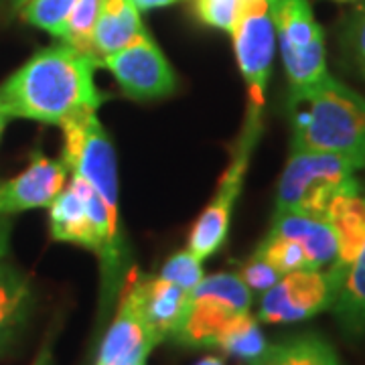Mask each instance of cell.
<instances>
[{
  "mask_svg": "<svg viewBox=\"0 0 365 365\" xmlns=\"http://www.w3.org/2000/svg\"><path fill=\"white\" fill-rule=\"evenodd\" d=\"M331 311L347 335H365V244L343 276Z\"/></svg>",
  "mask_w": 365,
  "mask_h": 365,
  "instance_id": "cell-18",
  "label": "cell"
},
{
  "mask_svg": "<svg viewBox=\"0 0 365 365\" xmlns=\"http://www.w3.org/2000/svg\"><path fill=\"white\" fill-rule=\"evenodd\" d=\"M254 254L260 256L262 260H266L268 264H272L282 276L294 272V270H311L309 258L299 242L288 235L278 234L274 230H268V234L262 240Z\"/></svg>",
  "mask_w": 365,
  "mask_h": 365,
  "instance_id": "cell-21",
  "label": "cell"
},
{
  "mask_svg": "<svg viewBox=\"0 0 365 365\" xmlns=\"http://www.w3.org/2000/svg\"><path fill=\"white\" fill-rule=\"evenodd\" d=\"M35 304L33 284L23 270L0 260V353H4L19 335Z\"/></svg>",
  "mask_w": 365,
  "mask_h": 365,
  "instance_id": "cell-16",
  "label": "cell"
},
{
  "mask_svg": "<svg viewBox=\"0 0 365 365\" xmlns=\"http://www.w3.org/2000/svg\"><path fill=\"white\" fill-rule=\"evenodd\" d=\"M158 345L150 327L146 325L138 304L124 290L118 313L106 331L96 365H144L148 353Z\"/></svg>",
  "mask_w": 365,
  "mask_h": 365,
  "instance_id": "cell-11",
  "label": "cell"
},
{
  "mask_svg": "<svg viewBox=\"0 0 365 365\" xmlns=\"http://www.w3.org/2000/svg\"><path fill=\"white\" fill-rule=\"evenodd\" d=\"M78 0H29L21 14L29 25L47 31L59 41L66 39L67 23Z\"/></svg>",
  "mask_w": 365,
  "mask_h": 365,
  "instance_id": "cell-22",
  "label": "cell"
},
{
  "mask_svg": "<svg viewBox=\"0 0 365 365\" xmlns=\"http://www.w3.org/2000/svg\"><path fill=\"white\" fill-rule=\"evenodd\" d=\"M126 290L138 304L158 343L173 337L187 313L189 292L160 276L134 274Z\"/></svg>",
  "mask_w": 365,
  "mask_h": 365,
  "instance_id": "cell-12",
  "label": "cell"
},
{
  "mask_svg": "<svg viewBox=\"0 0 365 365\" xmlns=\"http://www.w3.org/2000/svg\"><path fill=\"white\" fill-rule=\"evenodd\" d=\"M260 132L262 112L248 110L244 130L237 138L232 160H230L227 169L220 179L217 191H215L213 199L209 201L207 207L203 209V213L199 215V220L195 222L191 235H189V250L201 260L215 254L227 237L232 211H234L237 197L242 193L244 179H246V173H248L250 167V158H252V153L258 144Z\"/></svg>",
  "mask_w": 365,
  "mask_h": 365,
  "instance_id": "cell-6",
  "label": "cell"
},
{
  "mask_svg": "<svg viewBox=\"0 0 365 365\" xmlns=\"http://www.w3.org/2000/svg\"><path fill=\"white\" fill-rule=\"evenodd\" d=\"M250 290L237 274H211L189 292L187 313L173 339L187 347H215L225 325L235 314L248 313Z\"/></svg>",
  "mask_w": 365,
  "mask_h": 365,
  "instance_id": "cell-5",
  "label": "cell"
},
{
  "mask_svg": "<svg viewBox=\"0 0 365 365\" xmlns=\"http://www.w3.org/2000/svg\"><path fill=\"white\" fill-rule=\"evenodd\" d=\"M197 365H223V361L220 357H213V355H209V357H203L201 361Z\"/></svg>",
  "mask_w": 365,
  "mask_h": 365,
  "instance_id": "cell-31",
  "label": "cell"
},
{
  "mask_svg": "<svg viewBox=\"0 0 365 365\" xmlns=\"http://www.w3.org/2000/svg\"><path fill=\"white\" fill-rule=\"evenodd\" d=\"M337 2H347V0H337Z\"/></svg>",
  "mask_w": 365,
  "mask_h": 365,
  "instance_id": "cell-35",
  "label": "cell"
},
{
  "mask_svg": "<svg viewBox=\"0 0 365 365\" xmlns=\"http://www.w3.org/2000/svg\"><path fill=\"white\" fill-rule=\"evenodd\" d=\"M232 37L235 61L248 88V110L262 112L276 53V29L268 0H244Z\"/></svg>",
  "mask_w": 365,
  "mask_h": 365,
  "instance_id": "cell-7",
  "label": "cell"
},
{
  "mask_svg": "<svg viewBox=\"0 0 365 365\" xmlns=\"http://www.w3.org/2000/svg\"><path fill=\"white\" fill-rule=\"evenodd\" d=\"M146 35L140 11L132 0H100L98 23L93 31V49L98 61L120 51Z\"/></svg>",
  "mask_w": 365,
  "mask_h": 365,
  "instance_id": "cell-17",
  "label": "cell"
},
{
  "mask_svg": "<svg viewBox=\"0 0 365 365\" xmlns=\"http://www.w3.org/2000/svg\"><path fill=\"white\" fill-rule=\"evenodd\" d=\"M290 150L347 155L365 163V98L331 73L288 91Z\"/></svg>",
  "mask_w": 365,
  "mask_h": 365,
  "instance_id": "cell-2",
  "label": "cell"
},
{
  "mask_svg": "<svg viewBox=\"0 0 365 365\" xmlns=\"http://www.w3.org/2000/svg\"><path fill=\"white\" fill-rule=\"evenodd\" d=\"M349 43L355 57L365 66V6H361L349 26Z\"/></svg>",
  "mask_w": 365,
  "mask_h": 365,
  "instance_id": "cell-27",
  "label": "cell"
},
{
  "mask_svg": "<svg viewBox=\"0 0 365 365\" xmlns=\"http://www.w3.org/2000/svg\"><path fill=\"white\" fill-rule=\"evenodd\" d=\"M49 227L55 242L78 244L98 254L100 240L88 207V181L79 175H71V181L51 201Z\"/></svg>",
  "mask_w": 365,
  "mask_h": 365,
  "instance_id": "cell-14",
  "label": "cell"
},
{
  "mask_svg": "<svg viewBox=\"0 0 365 365\" xmlns=\"http://www.w3.org/2000/svg\"><path fill=\"white\" fill-rule=\"evenodd\" d=\"M215 347H220L227 355H234V357H240L244 361H250V364L260 361L270 349L258 321L250 314V311L235 314L220 333V337L215 341Z\"/></svg>",
  "mask_w": 365,
  "mask_h": 365,
  "instance_id": "cell-19",
  "label": "cell"
},
{
  "mask_svg": "<svg viewBox=\"0 0 365 365\" xmlns=\"http://www.w3.org/2000/svg\"><path fill=\"white\" fill-rule=\"evenodd\" d=\"M252 365H266L264 361H256V364H252Z\"/></svg>",
  "mask_w": 365,
  "mask_h": 365,
  "instance_id": "cell-34",
  "label": "cell"
},
{
  "mask_svg": "<svg viewBox=\"0 0 365 365\" xmlns=\"http://www.w3.org/2000/svg\"><path fill=\"white\" fill-rule=\"evenodd\" d=\"M51 361H53L51 349H49V347H43V351L37 355V359H35L31 365H51Z\"/></svg>",
  "mask_w": 365,
  "mask_h": 365,
  "instance_id": "cell-30",
  "label": "cell"
},
{
  "mask_svg": "<svg viewBox=\"0 0 365 365\" xmlns=\"http://www.w3.org/2000/svg\"><path fill=\"white\" fill-rule=\"evenodd\" d=\"M100 63L67 43L43 47L0 83V110L21 120L63 126L93 114L106 96L96 86Z\"/></svg>",
  "mask_w": 365,
  "mask_h": 365,
  "instance_id": "cell-1",
  "label": "cell"
},
{
  "mask_svg": "<svg viewBox=\"0 0 365 365\" xmlns=\"http://www.w3.org/2000/svg\"><path fill=\"white\" fill-rule=\"evenodd\" d=\"M361 169H365L364 160L347 155L290 150L276 189V211H297L327 220L333 199Z\"/></svg>",
  "mask_w": 365,
  "mask_h": 365,
  "instance_id": "cell-3",
  "label": "cell"
},
{
  "mask_svg": "<svg viewBox=\"0 0 365 365\" xmlns=\"http://www.w3.org/2000/svg\"><path fill=\"white\" fill-rule=\"evenodd\" d=\"M260 361L266 365H341L335 349L319 335H300L270 345Z\"/></svg>",
  "mask_w": 365,
  "mask_h": 365,
  "instance_id": "cell-20",
  "label": "cell"
},
{
  "mask_svg": "<svg viewBox=\"0 0 365 365\" xmlns=\"http://www.w3.org/2000/svg\"><path fill=\"white\" fill-rule=\"evenodd\" d=\"M11 2H13L14 9H21V6H23V4H26L29 0H11Z\"/></svg>",
  "mask_w": 365,
  "mask_h": 365,
  "instance_id": "cell-33",
  "label": "cell"
},
{
  "mask_svg": "<svg viewBox=\"0 0 365 365\" xmlns=\"http://www.w3.org/2000/svg\"><path fill=\"white\" fill-rule=\"evenodd\" d=\"M6 122H9V116L0 110V136H2V132L6 128Z\"/></svg>",
  "mask_w": 365,
  "mask_h": 365,
  "instance_id": "cell-32",
  "label": "cell"
},
{
  "mask_svg": "<svg viewBox=\"0 0 365 365\" xmlns=\"http://www.w3.org/2000/svg\"><path fill=\"white\" fill-rule=\"evenodd\" d=\"M270 230L297 240L309 258L311 270L331 268L337 260V237L327 220L297 211H274Z\"/></svg>",
  "mask_w": 365,
  "mask_h": 365,
  "instance_id": "cell-15",
  "label": "cell"
},
{
  "mask_svg": "<svg viewBox=\"0 0 365 365\" xmlns=\"http://www.w3.org/2000/svg\"><path fill=\"white\" fill-rule=\"evenodd\" d=\"M136 4L138 11H153V9H163V6H170L177 4L181 0H132Z\"/></svg>",
  "mask_w": 365,
  "mask_h": 365,
  "instance_id": "cell-29",
  "label": "cell"
},
{
  "mask_svg": "<svg viewBox=\"0 0 365 365\" xmlns=\"http://www.w3.org/2000/svg\"><path fill=\"white\" fill-rule=\"evenodd\" d=\"M100 67L114 76L124 96L138 102L167 98L177 88L175 69L148 33L128 47L106 55Z\"/></svg>",
  "mask_w": 365,
  "mask_h": 365,
  "instance_id": "cell-9",
  "label": "cell"
},
{
  "mask_svg": "<svg viewBox=\"0 0 365 365\" xmlns=\"http://www.w3.org/2000/svg\"><path fill=\"white\" fill-rule=\"evenodd\" d=\"M201 258H197L191 250H181L177 254H173L169 260L163 264L158 276L169 280L177 287L185 288L187 292H191L193 288L203 280V264Z\"/></svg>",
  "mask_w": 365,
  "mask_h": 365,
  "instance_id": "cell-25",
  "label": "cell"
},
{
  "mask_svg": "<svg viewBox=\"0 0 365 365\" xmlns=\"http://www.w3.org/2000/svg\"><path fill=\"white\" fill-rule=\"evenodd\" d=\"M242 282L252 290V292H266L282 278V274L278 272L274 268L272 264H268L266 260H262L260 256H252L242 268H240V274Z\"/></svg>",
  "mask_w": 365,
  "mask_h": 365,
  "instance_id": "cell-26",
  "label": "cell"
},
{
  "mask_svg": "<svg viewBox=\"0 0 365 365\" xmlns=\"http://www.w3.org/2000/svg\"><path fill=\"white\" fill-rule=\"evenodd\" d=\"M339 287L341 278L331 268L288 272L264 292L258 319L268 325L307 321L333 307Z\"/></svg>",
  "mask_w": 365,
  "mask_h": 365,
  "instance_id": "cell-8",
  "label": "cell"
},
{
  "mask_svg": "<svg viewBox=\"0 0 365 365\" xmlns=\"http://www.w3.org/2000/svg\"><path fill=\"white\" fill-rule=\"evenodd\" d=\"M244 0H191V9L203 25L234 33Z\"/></svg>",
  "mask_w": 365,
  "mask_h": 365,
  "instance_id": "cell-24",
  "label": "cell"
},
{
  "mask_svg": "<svg viewBox=\"0 0 365 365\" xmlns=\"http://www.w3.org/2000/svg\"><path fill=\"white\" fill-rule=\"evenodd\" d=\"M290 90L313 86L329 76L325 33L309 0H268Z\"/></svg>",
  "mask_w": 365,
  "mask_h": 365,
  "instance_id": "cell-4",
  "label": "cell"
},
{
  "mask_svg": "<svg viewBox=\"0 0 365 365\" xmlns=\"http://www.w3.org/2000/svg\"><path fill=\"white\" fill-rule=\"evenodd\" d=\"M11 230H13L11 215H0V260L6 258V254H9V246H11Z\"/></svg>",
  "mask_w": 365,
  "mask_h": 365,
  "instance_id": "cell-28",
  "label": "cell"
},
{
  "mask_svg": "<svg viewBox=\"0 0 365 365\" xmlns=\"http://www.w3.org/2000/svg\"><path fill=\"white\" fill-rule=\"evenodd\" d=\"M98 11H100V0H78L69 16L66 39H63V43L71 45L83 55H90L96 61L98 55L93 49V31L98 23Z\"/></svg>",
  "mask_w": 365,
  "mask_h": 365,
  "instance_id": "cell-23",
  "label": "cell"
},
{
  "mask_svg": "<svg viewBox=\"0 0 365 365\" xmlns=\"http://www.w3.org/2000/svg\"><path fill=\"white\" fill-rule=\"evenodd\" d=\"M67 167L63 160L45 157L35 150L31 163L13 179L0 181V215H14L26 209L49 207L66 187Z\"/></svg>",
  "mask_w": 365,
  "mask_h": 365,
  "instance_id": "cell-10",
  "label": "cell"
},
{
  "mask_svg": "<svg viewBox=\"0 0 365 365\" xmlns=\"http://www.w3.org/2000/svg\"><path fill=\"white\" fill-rule=\"evenodd\" d=\"M327 222L335 232L339 248L331 270L343 280L365 244V185L357 177H353L333 199L327 211Z\"/></svg>",
  "mask_w": 365,
  "mask_h": 365,
  "instance_id": "cell-13",
  "label": "cell"
}]
</instances>
